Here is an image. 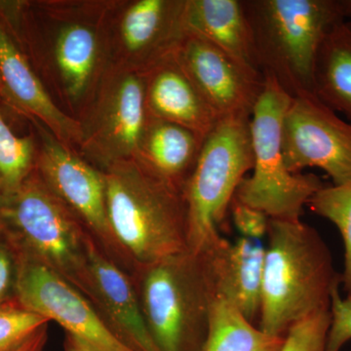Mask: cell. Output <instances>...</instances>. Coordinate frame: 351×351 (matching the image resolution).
Instances as JSON below:
<instances>
[{"label":"cell","instance_id":"cell-1","mask_svg":"<svg viewBox=\"0 0 351 351\" xmlns=\"http://www.w3.org/2000/svg\"><path fill=\"white\" fill-rule=\"evenodd\" d=\"M114 1H0V22L60 108L77 120L110 66L108 25Z\"/></svg>","mask_w":351,"mask_h":351},{"label":"cell","instance_id":"cell-2","mask_svg":"<svg viewBox=\"0 0 351 351\" xmlns=\"http://www.w3.org/2000/svg\"><path fill=\"white\" fill-rule=\"evenodd\" d=\"M258 327L270 336L314 314L329 311L341 285L319 232L299 219H269Z\"/></svg>","mask_w":351,"mask_h":351},{"label":"cell","instance_id":"cell-3","mask_svg":"<svg viewBox=\"0 0 351 351\" xmlns=\"http://www.w3.org/2000/svg\"><path fill=\"white\" fill-rule=\"evenodd\" d=\"M101 171L110 228L134 272L188 250L184 189L156 174L137 158Z\"/></svg>","mask_w":351,"mask_h":351},{"label":"cell","instance_id":"cell-4","mask_svg":"<svg viewBox=\"0 0 351 351\" xmlns=\"http://www.w3.org/2000/svg\"><path fill=\"white\" fill-rule=\"evenodd\" d=\"M0 242L15 258L45 265L90 302L89 255L95 242L36 170L18 186L0 189Z\"/></svg>","mask_w":351,"mask_h":351},{"label":"cell","instance_id":"cell-5","mask_svg":"<svg viewBox=\"0 0 351 351\" xmlns=\"http://www.w3.org/2000/svg\"><path fill=\"white\" fill-rule=\"evenodd\" d=\"M211 250L175 254L138 267L131 277L161 351H198L206 337L218 298Z\"/></svg>","mask_w":351,"mask_h":351},{"label":"cell","instance_id":"cell-6","mask_svg":"<svg viewBox=\"0 0 351 351\" xmlns=\"http://www.w3.org/2000/svg\"><path fill=\"white\" fill-rule=\"evenodd\" d=\"M243 4L260 71L274 76L292 98L314 94L321 43L346 20L339 0H243Z\"/></svg>","mask_w":351,"mask_h":351},{"label":"cell","instance_id":"cell-7","mask_svg":"<svg viewBox=\"0 0 351 351\" xmlns=\"http://www.w3.org/2000/svg\"><path fill=\"white\" fill-rule=\"evenodd\" d=\"M265 85L251 117L254 166L234 198L269 219H301L302 208L325 184L313 174L292 173L282 149V127L292 97L274 76L263 73Z\"/></svg>","mask_w":351,"mask_h":351},{"label":"cell","instance_id":"cell-8","mask_svg":"<svg viewBox=\"0 0 351 351\" xmlns=\"http://www.w3.org/2000/svg\"><path fill=\"white\" fill-rule=\"evenodd\" d=\"M251 117L219 119L205 138L195 170L184 188L188 212V250H211L219 240L240 182L253 169Z\"/></svg>","mask_w":351,"mask_h":351},{"label":"cell","instance_id":"cell-9","mask_svg":"<svg viewBox=\"0 0 351 351\" xmlns=\"http://www.w3.org/2000/svg\"><path fill=\"white\" fill-rule=\"evenodd\" d=\"M145 75L110 64L93 100L78 119V154L100 170L137 158L149 121Z\"/></svg>","mask_w":351,"mask_h":351},{"label":"cell","instance_id":"cell-10","mask_svg":"<svg viewBox=\"0 0 351 351\" xmlns=\"http://www.w3.org/2000/svg\"><path fill=\"white\" fill-rule=\"evenodd\" d=\"M31 121L38 140L36 172L82 221L98 248L132 277L133 267L108 221L103 171L58 140L43 124Z\"/></svg>","mask_w":351,"mask_h":351},{"label":"cell","instance_id":"cell-11","mask_svg":"<svg viewBox=\"0 0 351 351\" xmlns=\"http://www.w3.org/2000/svg\"><path fill=\"white\" fill-rule=\"evenodd\" d=\"M186 0H115L108 25L110 64L147 73L174 56L186 31Z\"/></svg>","mask_w":351,"mask_h":351},{"label":"cell","instance_id":"cell-12","mask_svg":"<svg viewBox=\"0 0 351 351\" xmlns=\"http://www.w3.org/2000/svg\"><path fill=\"white\" fill-rule=\"evenodd\" d=\"M282 149L292 173L319 168L334 186L351 182V123L314 94L292 98L283 119Z\"/></svg>","mask_w":351,"mask_h":351},{"label":"cell","instance_id":"cell-13","mask_svg":"<svg viewBox=\"0 0 351 351\" xmlns=\"http://www.w3.org/2000/svg\"><path fill=\"white\" fill-rule=\"evenodd\" d=\"M15 299L21 306L55 321L94 351H136L113 332L86 298L38 262L15 258Z\"/></svg>","mask_w":351,"mask_h":351},{"label":"cell","instance_id":"cell-14","mask_svg":"<svg viewBox=\"0 0 351 351\" xmlns=\"http://www.w3.org/2000/svg\"><path fill=\"white\" fill-rule=\"evenodd\" d=\"M174 58L219 119L252 117L265 85L262 71L240 63L189 31Z\"/></svg>","mask_w":351,"mask_h":351},{"label":"cell","instance_id":"cell-15","mask_svg":"<svg viewBox=\"0 0 351 351\" xmlns=\"http://www.w3.org/2000/svg\"><path fill=\"white\" fill-rule=\"evenodd\" d=\"M0 98L29 120L43 124L76 152L82 143L80 121L64 112L51 96L29 58L0 22Z\"/></svg>","mask_w":351,"mask_h":351},{"label":"cell","instance_id":"cell-16","mask_svg":"<svg viewBox=\"0 0 351 351\" xmlns=\"http://www.w3.org/2000/svg\"><path fill=\"white\" fill-rule=\"evenodd\" d=\"M90 302L113 332L136 351H161L149 331L133 281L92 244L89 255Z\"/></svg>","mask_w":351,"mask_h":351},{"label":"cell","instance_id":"cell-17","mask_svg":"<svg viewBox=\"0 0 351 351\" xmlns=\"http://www.w3.org/2000/svg\"><path fill=\"white\" fill-rule=\"evenodd\" d=\"M145 105L149 117L184 127L203 138L219 117L189 80L174 56L145 73Z\"/></svg>","mask_w":351,"mask_h":351},{"label":"cell","instance_id":"cell-18","mask_svg":"<svg viewBox=\"0 0 351 351\" xmlns=\"http://www.w3.org/2000/svg\"><path fill=\"white\" fill-rule=\"evenodd\" d=\"M218 298L233 304L253 324L260 318L265 245L240 237L221 239L212 248Z\"/></svg>","mask_w":351,"mask_h":351},{"label":"cell","instance_id":"cell-19","mask_svg":"<svg viewBox=\"0 0 351 351\" xmlns=\"http://www.w3.org/2000/svg\"><path fill=\"white\" fill-rule=\"evenodd\" d=\"M186 24L188 31L260 71L243 0H186Z\"/></svg>","mask_w":351,"mask_h":351},{"label":"cell","instance_id":"cell-20","mask_svg":"<svg viewBox=\"0 0 351 351\" xmlns=\"http://www.w3.org/2000/svg\"><path fill=\"white\" fill-rule=\"evenodd\" d=\"M204 141L184 127L151 117L137 159L164 179L184 189Z\"/></svg>","mask_w":351,"mask_h":351},{"label":"cell","instance_id":"cell-21","mask_svg":"<svg viewBox=\"0 0 351 351\" xmlns=\"http://www.w3.org/2000/svg\"><path fill=\"white\" fill-rule=\"evenodd\" d=\"M314 94L351 123V21L335 25L321 43L314 66Z\"/></svg>","mask_w":351,"mask_h":351},{"label":"cell","instance_id":"cell-22","mask_svg":"<svg viewBox=\"0 0 351 351\" xmlns=\"http://www.w3.org/2000/svg\"><path fill=\"white\" fill-rule=\"evenodd\" d=\"M284 338L263 332L230 302L217 298L198 351H279Z\"/></svg>","mask_w":351,"mask_h":351},{"label":"cell","instance_id":"cell-23","mask_svg":"<svg viewBox=\"0 0 351 351\" xmlns=\"http://www.w3.org/2000/svg\"><path fill=\"white\" fill-rule=\"evenodd\" d=\"M309 209L338 228L345 245V269L341 284L351 298V182L341 186H325L307 203Z\"/></svg>","mask_w":351,"mask_h":351},{"label":"cell","instance_id":"cell-24","mask_svg":"<svg viewBox=\"0 0 351 351\" xmlns=\"http://www.w3.org/2000/svg\"><path fill=\"white\" fill-rule=\"evenodd\" d=\"M1 101V98H0ZM38 140L34 135H16L4 119L0 106V184L11 189L36 170Z\"/></svg>","mask_w":351,"mask_h":351},{"label":"cell","instance_id":"cell-25","mask_svg":"<svg viewBox=\"0 0 351 351\" xmlns=\"http://www.w3.org/2000/svg\"><path fill=\"white\" fill-rule=\"evenodd\" d=\"M43 316L27 311L16 299L0 304V351H10L49 324Z\"/></svg>","mask_w":351,"mask_h":351},{"label":"cell","instance_id":"cell-26","mask_svg":"<svg viewBox=\"0 0 351 351\" xmlns=\"http://www.w3.org/2000/svg\"><path fill=\"white\" fill-rule=\"evenodd\" d=\"M331 313L323 311L295 323L289 329L279 351H326Z\"/></svg>","mask_w":351,"mask_h":351},{"label":"cell","instance_id":"cell-27","mask_svg":"<svg viewBox=\"0 0 351 351\" xmlns=\"http://www.w3.org/2000/svg\"><path fill=\"white\" fill-rule=\"evenodd\" d=\"M331 324L327 336L326 351H341L351 339V298H341L339 287L332 293Z\"/></svg>","mask_w":351,"mask_h":351},{"label":"cell","instance_id":"cell-28","mask_svg":"<svg viewBox=\"0 0 351 351\" xmlns=\"http://www.w3.org/2000/svg\"><path fill=\"white\" fill-rule=\"evenodd\" d=\"M233 223L242 237L263 240L269 232V218L260 210L233 198L230 204Z\"/></svg>","mask_w":351,"mask_h":351},{"label":"cell","instance_id":"cell-29","mask_svg":"<svg viewBox=\"0 0 351 351\" xmlns=\"http://www.w3.org/2000/svg\"><path fill=\"white\" fill-rule=\"evenodd\" d=\"M16 265L12 252L0 242V304L15 299Z\"/></svg>","mask_w":351,"mask_h":351},{"label":"cell","instance_id":"cell-30","mask_svg":"<svg viewBox=\"0 0 351 351\" xmlns=\"http://www.w3.org/2000/svg\"><path fill=\"white\" fill-rule=\"evenodd\" d=\"M48 325L40 328L38 332L10 351H44L48 339Z\"/></svg>","mask_w":351,"mask_h":351},{"label":"cell","instance_id":"cell-31","mask_svg":"<svg viewBox=\"0 0 351 351\" xmlns=\"http://www.w3.org/2000/svg\"><path fill=\"white\" fill-rule=\"evenodd\" d=\"M63 351H94L85 345L80 339H76L75 337L66 332L64 336Z\"/></svg>","mask_w":351,"mask_h":351},{"label":"cell","instance_id":"cell-32","mask_svg":"<svg viewBox=\"0 0 351 351\" xmlns=\"http://www.w3.org/2000/svg\"><path fill=\"white\" fill-rule=\"evenodd\" d=\"M339 5L343 18H351V0H339Z\"/></svg>","mask_w":351,"mask_h":351},{"label":"cell","instance_id":"cell-33","mask_svg":"<svg viewBox=\"0 0 351 351\" xmlns=\"http://www.w3.org/2000/svg\"><path fill=\"white\" fill-rule=\"evenodd\" d=\"M0 189H1V184H0Z\"/></svg>","mask_w":351,"mask_h":351}]
</instances>
